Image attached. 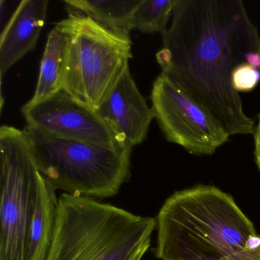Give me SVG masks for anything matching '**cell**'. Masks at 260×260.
I'll use <instances>...</instances> for the list:
<instances>
[{"instance_id": "6da1fadb", "label": "cell", "mask_w": 260, "mask_h": 260, "mask_svg": "<svg viewBox=\"0 0 260 260\" xmlns=\"http://www.w3.org/2000/svg\"><path fill=\"white\" fill-rule=\"evenodd\" d=\"M156 55L161 74L179 85L229 136L252 135L255 121L232 85L245 55L260 53V35L241 0H176Z\"/></svg>"}, {"instance_id": "7a4b0ae2", "label": "cell", "mask_w": 260, "mask_h": 260, "mask_svg": "<svg viewBox=\"0 0 260 260\" xmlns=\"http://www.w3.org/2000/svg\"><path fill=\"white\" fill-rule=\"evenodd\" d=\"M161 260H260V234L231 194L214 185L173 193L156 218Z\"/></svg>"}, {"instance_id": "3957f363", "label": "cell", "mask_w": 260, "mask_h": 260, "mask_svg": "<svg viewBox=\"0 0 260 260\" xmlns=\"http://www.w3.org/2000/svg\"><path fill=\"white\" fill-rule=\"evenodd\" d=\"M156 226L154 217L63 193L46 260H141Z\"/></svg>"}, {"instance_id": "277c9868", "label": "cell", "mask_w": 260, "mask_h": 260, "mask_svg": "<svg viewBox=\"0 0 260 260\" xmlns=\"http://www.w3.org/2000/svg\"><path fill=\"white\" fill-rule=\"evenodd\" d=\"M39 171L55 190L89 198L113 197L131 177L132 150L24 128Z\"/></svg>"}, {"instance_id": "5b68a950", "label": "cell", "mask_w": 260, "mask_h": 260, "mask_svg": "<svg viewBox=\"0 0 260 260\" xmlns=\"http://www.w3.org/2000/svg\"><path fill=\"white\" fill-rule=\"evenodd\" d=\"M60 23L68 38L63 89L98 110L129 68L130 36L83 15L69 14Z\"/></svg>"}, {"instance_id": "8992f818", "label": "cell", "mask_w": 260, "mask_h": 260, "mask_svg": "<svg viewBox=\"0 0 260 260\" xmlns=\"http://www.w3.org/2000/svg\"><path fill=\"white\" fill-rule=\"evenodd\" d=\"M0 260H24L42 174L23 130L0 127Z\"/></svg>"}, {"instance_id": "52a82bcc", "label": "cell", "mask_w": 260, "mask_h": 260, "mask_svg": "<svg viewBox=\"0 0 260 260\" xmlns=\"http://www.w3.org/2000/svg\"><path fill=\"white\" fill-rule=\"evenodd\" d=\"M150 98L154 118L166 139L191 154L210 156L229 141L215 118L162 74L153 83Z\"/></svg>"}, {"instance_id": "ba28073f", "label": "cell", "mask_w": 260, "mask_h": 260, "mask_svg": "<svg viewBox=\"0 0 260 260\" xmlns=\"http://www.w3.org/2000/svg\"><path fill=\"white\" fill-rule=\"evenodd\" d=\"M22 112L28 125L54 136L125 147L118 142L97 109L82 103L63 88L45 98L31 99L22 107Z\"/></svg>"}, {"instance_id": "9c48e42d", "label": "cell", "mask_w": 260, "mask_h": 260, "mask_svg": "<svg viewBox=\"0 0 260 260\" xmlns=\"http://www.w3.org/2000/svg\"><path fill=\"white\" fill-rule=\"evenodd\" d=\"M121 145L132 150L147 137L153 109L138 90L129 68L98 109Z\"/></svg>"}, {"instance_id": "30bf717a", "label": "cell", "mask_w": 260, "mask_h": 260, "mask_svg": "<svg viewBox=\"0 0 260 260\" xmlns=\"http://www.w3.org/2000/svg\"><path fill=\"white\" fill-rule=\"evenodd\" d=\"M48 4L47 0H23L19 4L1 34V77L36 46L46 20Z\"/></svg>"}, {"instance_id": "8fae6325", "label": "cell", "mask_w": 260, "mask_h": 260, "mask_svg": "<svg viewBox=\"0 0 260 260\" xmlns=\"http://www.w3.org/2000/svg\"><path fill=\"white\" fill-rule=\"evenodd\" d=\"M57 202L56 190L42 176L28 231L24 260H46L54 237Z\"/></svg>"}, {"instance_id": "7c38bea8", "label": "cell", "mask_w": 260, "mask_h": 260, "mask_svg": "<svg viewBox=\"0 0 260 260\" xmlns=\"http://www.w3.org/2000/svg\"><path fill=\"white\" fill-rule=\"evenodd\" d=\"M142 0H66L69 14L88 16L109 29L129 35Z\"/></svg>"}, {"instance_id": "4fadbf2b", "label": "cell", "mask_w": 260, "mask_h": 260, "mask_svg": "<svg viewBox=\"0 0 260 260\" xmlns=\"http://www.w3.org/2000/svg\"><path fill=\"white\" fill-rule=\"evenodd\" d=\"M68 43V35L59 22L48 35L33 100L45 98L63 88Z\"/></svg>"}, {"instance_id": "5bb4252c", "label": "cell", "mask_w": 260, "mask_h": 260, "mask_svg": "<svg viewBox=\"0 0 260 260\" xmlns=\"http://www.w3.org/2000/svg\"><path fill=\"white\" fill-rule=\"evenodd\" d=\"M176 0H142L134 15L135 29L147 34L162 33L173 16Z\"/></svg>"}, {"instance_id": "9a60e30c", "label": "cell", "mask_w": 260, "mask_h": 260, "mask_svg": "<svg viewBox=\"0 0 260 260\" xmlns=\"http://www.w3.org/2000/svg\"><path fill=\"white\" fill-rule=\"evenodd\" d=\"M260 81V71L243 63L237 67L232 74V85L237 92H248L253 90Z\"/></svg>"}, {"instance_id": "2e32d148", "label": "cell", "mask_w": 260, "mask_h": 260, "mask_svg": "<svg viewBox=\"0 0 260 260\" xmlns=\"http://www.w3.org/2000/svg\"><path fill=\"white\" fill-rule=\"evenodd\" d=\"M254 137V157L257 167L260 171V112L258 115V123L255 125Z\"/></svg>"}, {"instance_id": "e0dca14e", "label": "cell", "mask_w": 260, "mask_h": 260, "mask_svg": "<svg viewBox=\"0 0 260 260\" xmlns=\"http://www.w3.org/2000/svg\"><path fill=\"white\" fill-rule=\"evenodd\" d=\"M246 63L260 71V53L249 52L245 55Z\"/></svg>"}]
</instances>
